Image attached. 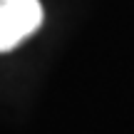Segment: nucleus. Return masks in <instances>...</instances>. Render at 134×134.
I'll return each instance as SVG.
<instances>
[{
  "label": "nucleus",
  "mask_w": 134,
  "mask_h": 134,
  "mask_svg": "<svg viewBox=\"0 0 134 134\" xmlns=\"http://www.w3.org/2000/svg\"><path fill=\"white\" fill-rule=\"evenodd\" d=\"M42 23L40 0H0V52L18 47Z\"/></svg>",
  "instance_id": "f257e3e1"
}]
</instances>
